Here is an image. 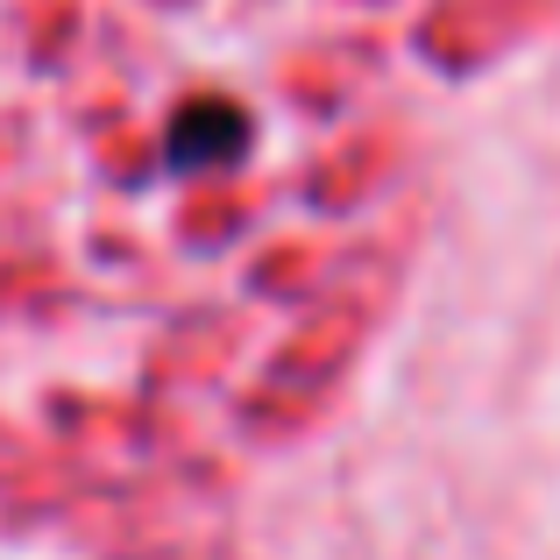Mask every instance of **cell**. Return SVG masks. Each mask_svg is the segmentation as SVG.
I'll return each mask as SVG.
<instances>
[{
    "mask_svg": "<svg viewBox=\"0 0 560 560\" xmlns=\"http://www.w3.org/2000/svg\"><path fill=\"white\" fill-rule=\"evenodd\" d=\"M256 142L248 114L234 100H191V107L171 121V142H164V164L178 178H199V171H234Z\"/></svg>",
    "mask_w": 560,
    "mask_h": 560,
    "instance_id": "1",
    "label": "cell"
}]
</instances>
